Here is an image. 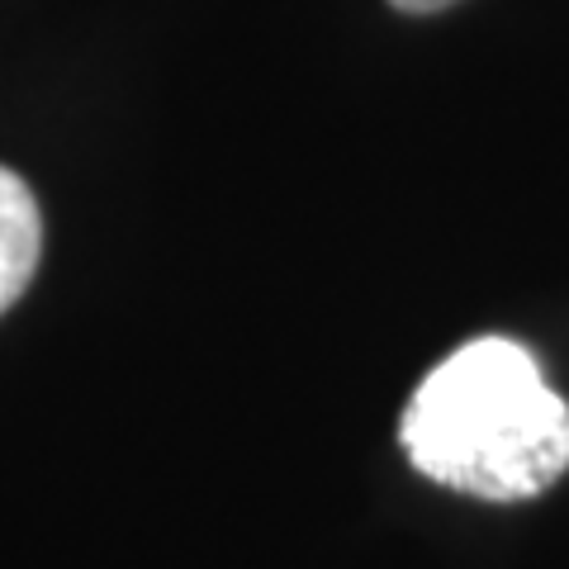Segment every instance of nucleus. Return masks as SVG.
<instances>
[{
	"mask_svg": "<svg viewBox=\"0 0 569 569\" xmlns=\"http://www.w3.org/2000/svg\"><path fill=\"white\" fill-rule=\"evenodd\" d=\"M399 441L432 485L518 503L569 470V403L522 342L475 337L413 389Z\"/></svg>",
	"mask_w": 569,
	"mask_h": 569,
	"instance_id": "obj_1",
	"label": "nucleus"
},
{
	"mask_svg": "<svg viewBox=\"0 0 569 569\" xmlns=\"http://www.w3.org/2000/svg\"><path fill=\"white\" fill-rule=\"evenodd\" d=\"M389 6L403 14H437V10H451L456 0H389Z\"/></svg>",
	"mask_w": 569,
	"mask_h": 569,
	"instance_id": "obj_3",
	"label": "nucleus"
},
{
	"mask_svg": "<svg viewBox=\"0 0 569 569\" xmlns=\"http://www.w3.org/2000/svg\"><path fill=\"white\" fill-rule=\"evenodd\" d=\"M43 257V209L39 194L20 171L0 162V318H6L20 295L39 276Z\"/></svg>",
	"mask_w": 569,
	"mask_h": 569,
	"instance_id": "obj_2",
	"label": "nucleus"
}]
</instances>
